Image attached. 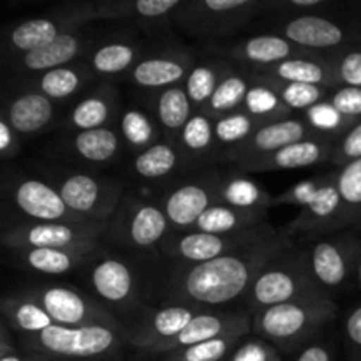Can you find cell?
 <instances>
[{
    "label": "cell",
    "mask_w": 361,
    "mask_h": 361,
    "mask_svg": "<svg viewBox=\"0 0 361 361\" xmlns=\"http://www.w3.org/2000/svg\"><path fill=\"white\" fill-rule=\"evenodd\" d=\"M284 242L275 238L194 264L176 281L180 296L200 305H224L252 288L257 275L281 256Z\"/></svg>",
    "instance_id": "obj_1"
},
{
    "label": "cell",
    "mask_w": 361,
    "mask_h": 361,
    "mask_svg": "<svg viewBox=\"0 0 361 361\" xmlns=\"http://www.w3.org/2000/svg\"><path fill=\"white\" fill-rule=\"evenodd\" d=\"M274 204H296L302 214L291 222L293 233H316L351 224L355 219L338 192L337 180H303L271 201Z\"/></svg>",
    "instance_id": "obj_2"
},
{
    "label": "cell",
    "mask_w": 361,
    "mask_h": 361,
    "mask_svg": "<svg viewBox=\"0 0 361 361\" xmlns=\"http://www.w3.org/2000/svg\"><path fill=\"white\" fill-rule=\"evenodd\" d=\"M324 298L323 288L314 279L310 264L305 261H286L271 267L268 264L249 289V300L254 309L261 310L282 303Z\"/></svg>",
    "instance_id": "obj_3"
},
{
    "label": "cell",
    "mask_w": 361,
    "mask_h": 361,
    "mask_svg": "<svg viewBox=\"0 0 361 361\" xmlns=\"http://www.w3.org/2000/svg\"><path fill=\"white\" fill-rule=\"evenodd\" d=\"M335 312L337 305L326 298L282 303L257 314L256 330L279 344L298 342L334 319Z\"/></svg>",
    "instance_id": "obj_4"
},
{
    "label": "cell",
    "mask_w": 361,
    "mask_h": 361,
    "mask_svg": "<svg viewBox=\"0 0 361 361\" xmlns=\"http://www.w3.org/2000/svg\"><path fill=\"white\" fill-rule=\"evenodd\" d=\"M104 229V222H37L9 229L4 235V243L14 250L23 249H67L92 250L95 236Z\"/></svg>",
    "instance_id": "obj_5"
},
{
    "label": "cell",
    "mask_w": 361,
    "mask_h": 361,
    "mask_svg": "<svg viewBox=\"0 0 361 361\" xmlns=\"http://www.w3.org/2000/svg\"><path fill=\"white\" fill-rule=\"evenodd\" d=\"M44 351L66 358H94L104 355L116 344V334L104 324L60 326L53 324L37 335Z\"/></svg>",
    "instance_id": "obj_6"
},
{
    "label": "cell",
    "mask_w": 361,
    "mask_h": 361,
    "mask_svg": "<svg viewBox=\"0 0 361 361\" xmlns=\"http://www.w3.org/2000/svg\"><path fill=\"white\" fill-rule=\"evenodd\" d=\"M361 240L349 236L341 240H323L310 252V270L321 288H338L351 271H358Z\"/></svg>",
    "instance_id": "obj_7"
},
{
    "label": "cell",
    "mask_w": 361,
    "mask_h": 361,
    "mask_svg": "<svg viewBox=\"0 0 361 361\" xmlns=\"http://www.w3.org/2000/svg\"><path fill=\"white\" fill-rule=\"evenodd\" d=\"M263 240L268 238L250 231L235 233V235H210V233L194 231L189 233V235L180 236L176 240L173 252L180 259H185L194 264H201L217 259L221 256H226V254L242 250L245 247L254 245V243L263 242Z\"/></svg>",
    "instance_id": "obj_8"
},
{
    "label": "cell",
    "mask_w": 361,
    "mask_h": 361,
    "mask_svg": "<svg viewBox=\"0 0 361 361\" xmlns=\"http://www.w3.org/2000/svg\"><path fill=\"white\" fill-rule=\"evenodd\" d=\"M30 300L37 302L53 323L60 326H85V324H102L99 319H106L87 298L69 288H49L39 291Z\"/></svg>",
    "instance_id": "obj_9"
},
{
    "label": "cell",
    "mask_w": 361,
    "mask_h": 361,
    "mask_svg": "<svg viewBox=\"0 0 361 361\" xmlns=\"http://www.w3.org/2000/svg\"><path fill=\"white\" fill-rule=\"evenodd\" d=\"M249 330V321L238 316H219V314H197L189 326L171 341L150 348L154 353H175L178 349L190 348L201 342L214 341L231 334H245Z\"/></svg>",
    "instance_id": "obj_10"
},
{
    "label": "cell",
    "mask_w": 361,
    "mask_h": 361,
    "mask_svg": "<svg viewBox=\"0 0 361 361\" xmlns=\"http://www.w3.org/2000/svg\"><path fill=\"white\" fill-rule=\"evenodd\" d=\"M18 208L39 222H62L69 217V208L63 203L60 190H55L41 180H25L14 194Z\"/></svg>",
    "instance_id": "obj_11"
},
{
    "label": "cell",
    "mask_w": 361,
    "mask_h": 361,
    "mask_svg": "<svg viewBox=\"0 0 361 361\" xmlns=\"http://www.w3.org/2000/svg\"><path fill=\"white\" fill-rule=\"evenodd\" d=\"M310 130L302 120L282 118L274 122L264 123L263 127L256 130L243 147V155L249 159L263 157V155L275 154L289 145L300 143V141L310 140Z\"/></svg>",
    "instance_id": "obj_12"
},
{
    "label": "cell",
    "mask_w": 361,
    "mask_h": 361,
    "mask_svg": "<svg viewBox=\"0 0 361 361\" xmlns=\"http://www.w3.org/2000/svg\"><path fill=\"white\" fill-rule=\"evenodd\" d=\"M330 145L317 140H305L289 145L275 154L245 161V168L250 171H271V169H298L319 164L330 155Z\"/></svg>",
    "instance_id": "obj_13"
},
{
    "label": "cell",
    "mask_w": 361,
    "mask_h": 361,
    "mask_svg": "<svg viewBox=\"0 0 361 361\" xmlns=\"http://www.w3.org/2000/svg\"><path fill=\"white\" fill-rule=\"evenodd\" d=\"M286 39L296 46L323 49L335 48L344 42V30L341 25L321 16H300L289 21L284 28Z\"/></svg>",
    "instance_id": "obj_14"
},
{
    "label": "cell",
    "mask_w": 361,
    "mask_h": 361,
    "mask_svg": "<svg viewBox=\"0 0 361 361\" xmlns=\"http://www.w3.org/2000/svg\"><path fill=\"white\" fill-rule=\"evenodd\" d=\"M210 192L207 187L197 183H187L173 190L164 203V214L168 221L176 228L196 226L201 215L212 207Z\"/></svg>",
    "instance_id": "obj_15"
},
{
    "label": "cell",
    "mask_w": 361,
    "mask_h": 361,
    "mask_svg": "<svg viewBox=\"0 0 361 361\" xmlns=\"http://www.w3.org/2000/svg\"><path fill=\"white\" fill-rule=\"evenodd\" d=\"M53 118L51 99L41 92H28L20 95L9 104L6 120L14 133L32 134L44 129Z\"/></svg>",
    "instance_id": "obj_16"
},
{
    "label": "cell",
    "mask_w": 361,
    "mask_h": 361,
    "mask_svg": "<svg viewBox=\"0 0 361 361\" xmlns=\"http://www.w3.org/2000/svg\"><path fill=\"white\" fill-rule=\"evenodd\" d=\"M60 196L71 212L76 215H95L104 210V204L113 207L116 197H106L101 183L88 175H71L60 185Z\"/></svg>",
    "instance_id": "obj_17"
},
{
    "label": "cell",
    "mask_w": 361,
    "mask_h": 361,
    "mask_svg": "<svg viewBox=\"0 0 361 361\" xmlns=\"http://www.w3.org/2000/svg\"><path fill=\"white\" fill-rule=\"evenodd\" d=\"M92 286L101 298L118 303L133 295L134 279L126 263L108 257L99 261L92 270Z\"/></svg>",
    "instance_id": "obj_18"
},
{
    "label": "cell",
    "mask_w": 361,
    "mask_h": 361,
    "mask_svg": "<svg viewBox=\"0 0 361 361\" xmlns=\"http://www.w3.org/2000/svg\"><path fill=\"white\" fill-rule=\"evenodd\" d=\"M196 316L197 314H194L192 309L183 305L161 309L150 317L147 328H145V334L140 335L136 342L143 348L150 349L161 342L171 341L176 335L182 334Z\"/></svg>",
    "instance_id": "obj_19"
},
{
    "label": "cell",
    "mask_w": 361,
    "mask_h": 361,
    "mask_svg": "<svg viewBox=\"0 0 361 361\" xmlns=\"http://www.w3.org/2000/svg\"><path fill=\"white\" fill-rule=\"evenodd\" d=\"M259 221L257 212L236 210L228 204H212L196 222V231L210 233V235H235V233L249 231Z\"/></svg>",
    "instance_id": "obj_20"
},
{
    "label": "cell",
    "mask_w": 361,
    "mask_h": 361,
    "mask_svg": "<svg viewBox=\"0 0 361 361\" xmlns=\"http://www.w3.org/2000/svg\"><path fill=\"white\" fill-rule=\"evenodd\" d=\"M293 53H295L293 42L286 37H279V35H256V37L247 39L236 49L238 59L261 63V66H277V63L291 59Z\"/></svg>",
    "instance_id": "obj_21"
},
{
    "label": "cell",
    "mask_w": 361,
    "mask_h": 361,
    "mask_svg": "<svg viewBox=\"0 0 361 361\" xmlns=\"http://www.w3.org/2000/svg\"><path fill=\"white\" fill-rule=\"evenodd\" d=\"M81 42L73 34H60L55 41L46 44L37 51L27 53L23 56V66L30 71H53L63 67V63L76 59Z\"/></svg>",
    "instance_id": "obj_22"
},
{
    "label": "cell",
    "mask_w": 361,
    "mask_h": 361,
    "mask_svg": "<svg viewBox=\"0 0 361 361\" xmlns=\"http://www.w3.org/2000/svg\"><path fill=\"white\" fill-rule=\"evenodd\" d=\"M219 200L236 210L257 212V214H261V210L271 203L270 196L256 182L242 176L226 180L219 189Z\"/></svg>",
    "instance_id": "obj_23"
},
{
    "label": "cell",
    "mask_w": 361,
    "mask_h": 361,
    "mask_svg": "<svg viewBox=\"0 0 361 361\" xmlns=\"http://www.w3.org/2000/svg\"><path fill=\"white\" fill-rule=\"evenodd\" d=\"M25 264L46 275H62L73 270L90 250L76 249H23L20 250Z\"/></svg>",
    "instance_id": "obj_24"
},
{
    "label": "cell",
    "mask_w": 361,
    "mask_h": 361,
    "mask_svg": "<svg viewBox=\"0 0 361 361\" xmlns=\"http://www.w3.org/2000/svg\"><path fill=\"white\" fill-rule=\"evenodd\" d=\"M168 217L164 210L154 204H141L134 210L129 222V236L134 245L152 247L168 231Z\"/></svg>",
    "instance_id": "obj_25"
},
{
    "label": "cell",
    "mask_w": 361,
    "mask_h": 361,
    "mask_svg": "<svg viewBox=\"0 0 361 361\" xmlns=\"http://www.w3.org/2000/svg\"><path fill=\"white\" fill-rule=\"evenodd\" d=\"M271 76L284 83L317 85V87L337 80V73H330L326 66L316 60L305 59H289L277 66H271Z\"/></svg>",
    "instance_id": "obj_26"
},
{
    "label": "cell",
    "mask_w": 361,
    "mask_h": 361,
    "mask_svg": "<svg viewBox=\"0 0 361 361\" xmlns=\"http://www.w3.org/2000/svg\"><path fill=\"white\" fill-rule=\"evenodd\" d=\"M185 76V67L175 59L141 60L133 71V80L137 87L162 88L178 83Z\"/></svg>",
    "instance_id": "obj_27"
},
{
    "label": "cell",
    "mask_w": 361,
    "mask_h": 361,
    "mask_svg": "<svg viewBox=\"0 0 361 361\" xmlns=\"http://www.w3.org/2000/svg\"><path fill=\"white\" fill-rule=\"evenodd\" d=\"M59 35L60 30L55 21L46 20V18H35V20L23 21L16 28H13L9 41L14 48L27 55V53L44 48L46 44L55 41Z\"/></svg>",
    "instance_id": "obj_28"
},
{
    "label": "cell",
    "mask_w": 361,
    "mask_h": 361,
    "mask_svg": "<svg viewBox=\"0 0 361 361\" xmlns=\"http://www.w3.org/2000/svg\"><path fill=\"white\" fill-rule=\"evenodd\" d=\"M74 148L90 162H106L118 152V136L108 127L81 130L74 137Z\"/></svg>",
    "instance_id": "obj_29"
},
{
    "label": "cell",
    "mask_w": 361,
    "mask_h": 361,
    "mask_svg": "<svg viewBox=\"0 0 361 361\" xmlns=\"http://www.w3.org/2000/svg\"><path fill=\"white\" fill-rule=\"evenodd\" d=\"M6 314L18 330L28 334L39 335L55 324L49 314L34 300H9L6 302Z\"/></svg>",
    "instance_id": "obj_30"
},
{
    "label": "cell",
    "mask_w": 361,
    "mask_h": 361,
    "mask_svg": "<svg viewBox=\"0 0 361 361\" xmlns=\"http://www.w3.org/2000/svg\"><path fill=\"white\" fill-rule=\"evenodd\" d=\"M157 116L168 130H178L190 120V99L183 88L169 87L157 102Z\"/></svg>",
    "instance_id": "obj_31"
},
{
    "label": "cell",
    "mask_w": 361,
    "mask_h": 361,
    "mask_svg": "<svg viewBox=\"0 0 361 361\" xmlns=\"http://www.w3.org/2000/svg\"><path fill=\"white\" fill-rule=\"evenodd\" d=\"M176 166V152L169 145L157 143L141 152L134 161V169L145 178H161Z\"/></svg>",
    "instance_id": "obj_32"
},
{
    "label": "cell",
    "mask_w": 361,
    "mask_h": 361,
    "mask_svg": "<svg viewBox=\"0 0 361 361\" xmlns=\"http://www.w3.org/2000/svg\"><path fill=\"white\" fill-rule=\"evenodd\" d=\"M270 88H274L279 94L281 101L288 109H310L312 106L323 102L324 88L317 85H303V83H284L279 80H267Z\"/></svg>",
    "instance_id": "obj_33"
},
{
    "label": "cell",
    "mask_w": 361,
    "mask_h": 361,
    "mask_svg": "<svg viewBox=\"0 0 361 361\" xmlns=\"http://www.w3.org/2000/svg\"><path fill=\"white\" fill-rule=\"evenodd\" d=\"M247 92H249V85L242 76H236V74L226 76L224 80L219 81L217 88H215L214 95L208 102V108L217 115L233 111L245 102Z\"/></svg>",
    "instance_id": "obj_34"
},
{
    "label": "cell",
    "mask_w": 361,
    "mask_h": 361,
    "mask_svg": "<svg viewBox=\"0 0 361 361\" xmlns=\"http://www.w3.org/2000/svg\"><path fill=\"white\" fill-rule=\"evenodd\" d=\"M335 180L345 208L351 217L358 221L361 217V157L342 166Z\"/></svg>",
    "instance_id": "obj_35"
},
{
    "label": "cell",
    "mask_w": 361,
    "mask_h": 361,
    "mask_svg": "<svg viewBox=\"0 0 361 361\" xmlns=\"http://www.w3.org/2000/svg\"><path fill=\"white\" fill-rule=\"evenodd\" d=\"M243 104H245L249 115H252L254 118L261 116V118L282 120L281 115L288 111L277 92L268 87V85H254V87H250Z\"/></svg>",
    "instance_id": "obj_36"
},
{
    "label": "cell",
    "mask_w": 361,
    "mask_h": 361,
    "mask_svg": "<svg viewBox=\"0 0 361 361\" xmlns=\"http://www.w3.org/2000/svg\"><path fill=\"white\" fill-rule=\"evenodd\" d=\"M136 59V51L133 46L113 42L99 48L92 56V66L101 74H118L126 71Z\"/></svg>",
    "instance_id": "obj_37"
},
{
    "label": "cell",
    "mask_w": 361,
    "mask_h": 361,
    "mask_svg": "<svg viewBox=\"0 0 361 361\" xmlns=\"http://www.w3.org/2000/svg\"><path fill=\"white\" fill-rule=\"evenodd\" d=\"M240 335L242 334H231L221 338H214V341L190 345V348L178 349L173 355V361H219L231 351L233 345L238 342Z\"/></svg>",
    "instance_id": "obj_38"
},
{
    "label": "cell",
    "mask_w": 361,
    "mask_h": 361,
    "mask_svg": "<svg viewBox=\"0 0 361 361\" xmlns=\"http://www.w3.org/2000/svg\"><path fill=\"white\" fill-rule=\"evenodd\" d=\"M305 113L309 126L312 127L314 130H321V133H348V130L356 123L355 120L342 115V113L331 104V101L319 102V104L307 109Z\"/></svg>",
    "instance_id": "obj_39"
},
{
    "label": "cell",
    "mask_w": 361,
    "mask_h": 361,
    "mask_svg": "<svg viewBox=\"0 0 361 361\" xmlns=\"http://www.w3.org/2000/svg\"><path fill=\"white\" fill-rule=\"evenodd\" d=\"M256 118L249 113H229L215 123V137L224 145L240 143L256 133Z\"/></svg>",
    "instance_id": "obj_40"
},
{
    "label": "cell",
    "mask_w": 361,
    "mask_h": 361,
    "mask_svg": "<svg viewBox=\"0 0 361 361\" xmlns=\"http://www.w3.org/2000/svg\"><path fill=\"white\" fill-rule=\"evenodd\" d=\"M81 76L71 67H59V69L48 71L39 80L41 94L48 99H66L73 95L80 88Z\"/></svg>",
    "instance_id": "obj_41"
},
{
    "label": "cell",
    "mask_w": 361,
    "mask_h": 361,
    "mask_svg": "<svg viewBox=\"0 0 361 361\" xmlns=\"http://www.w3.org/2000/svg\"><path fill=\"white\" fill-rule=\"evenodd\" d=\"M109 116V104L104 97H88L81 101L80 104L74 108L73 115H71V122L76 129L81 130H92L101 129L104 122Z\"/></svg>",
    "instance_id": "obj_42"
},
{
    "label": "cell",
    "mask_w": 361,
    "mask_h": 361,
    "mask_svg": "<svg viewBox=\"0 0 361 361\" xmlns=\"http://www.w3.org/2000/svg\"><path fill=\"white\" fill-rule=\"evenodd\" d=\"M217 85L219 80L214 67L196 66L190 71L189 76H187L185 92L192 104L201 106L204 104V102H210Z\"/></svg>",
    "instance_id": "obj_43"
},
{
    "label": "cell",
    "mask_w": 361,
    "mask_h": 361,
    "mask_svg": "<svg viewBox=\"0 0 361 361\" xmlns=\"http://www.w3.org/2000/svg\"><path fill=\"white\" fill-rule=\"evenodd\" d=\"M215 140V126L207 115H192L182 130V143L190 152L207 150Z\"/></svg>",
    "instance_id": "obj_44"
},
{
    "label": "cell",
    "mask_w": 361,
    "mask_h": 361,
    "mask_svg": "<svg viewBox=\"0 0 361 361\" xmlns=\"http://www.w3.org/2000/svg\"><path fill=\"white\" fill-rule=\"evenodd\" d=\"M122 133L133 147H147L155 136L150 118L140 109H129L123 113Z\"/></svg>",
    "instance_id": "obj_45"
},
{
    "label": "cell",
    "mask_w": 361,
    "mask_h": 361,
    "mask_svg": "<svg viewBox=\"0 0 361 361\" xmlns=\"http://www.w3.org/2000/svg\"><path fill=\"white\" fill-rule=\"evenodd\" d=\"M331 104L344 116L358 122L361 120V88L342 87L331 95Z\"/></svg>",
    "instance_id": "obj_46"
},
{
    "label": "cell",
    "mask_w": 361,
    "mask_h": 361,
    "mask_svg": "<svg viewBox=\"0 0 361 361\" xmlns=\"http://www.w3.org/2000/svg\"><path fill=\"white\" fill-rule=\"evenodd\" d=\"M361 157V120L355 123L338 143L334 154V161L337 164L345 166L348 162L356 161Z\"/></svg>",
    "instance_id": "obj_47"
},
{
    "label": "cell",
    "mask_w": 361,
    "mask_h": 361,
    "mask_svg": "<svg viewBox=\"0 0 361 361\" xmlns=\"http://www.w3.org/2000/svg\"><path fill=\"white\" fill-rule=\"evenodd\" d=\"M335 73H337V80L345 87L361 88V49L345 53Z\"/></svg>",
    "instance_id": "obj_48"
},
{
    "label": "cell",
    "mask_w": 361,
    "mask_h": 361,
    "mask_svg": "<svg viewBox=\"0 0 361 361\" xmlns=\"http://www.w3.org/2000/svg\"><path fill=\"white\" fill-rule=\"evenodd\" d=\"M178 6V0H137L130 4L134 13L141 18H161Z\"/></svg>",
    "instance_id": "obj_49"
},
{
    "label": "cell",
    "mask_w": 361,
    "mask_h": 361,
    "mask_svg": "<svg viewBox=\"0 0 361 361\" xmlns=\"http://www.w3.org/2000/svg\"><path fill=\"white\" fill-rule=\"evenodd\" d=\"M231 361H279L277 355L263 342H245Z\"/></svg>",
    "instance_id": "obj_50"
},
{
    "label": "cell",
    "mask_w": 361,
    "mask_h": 361,
    "mask_svg": "<svg viewBox=\"0 0 361 361\" xmlns=\"http://www.w3.org/2000/svg\"><path fill=\"white\" fill-rule=\"evenodd\" d=\"M252 4L249 0H204L203 7H207L208 11L215 14L229 13V11L243 9V7H250Z\"/></svg>",
    "instance_id": "obj_51"
},
{
    "label": "cell",
    "mask_w": 361,
    "mask_h": 361,
    "mask_svg": "<svg viewBox=\"0 0 361 361\" xmlns=\"http://www.w3.org/2000/svg\"><path fill=\"white\" fill-rule=\"evenodd\" d=\"M345 334H348L349 341L361 349V305L349 314L348 321H345Z\"/></svg>",
    "instance_id": "obj_52"
},
{
    "label": "cell",
    "mask_w": 361,
    "mask_h": 361,
    "mask_svg": "<svg viewBox=\"0 0 361 361\" xmlns=\"http://www.w3.org/2000/svg\"><path fill=\"white\" fill-rule=\"evenodd\" d=\"M14 148V130L7 120H0V152L6 155Z\"/></svg>",
    "instance_id": "obj_53"
},
{
    "label": "cell",
    "mask_w": 361,
    "mask_h": 361,
    "mask_svg": "<svg viewBox=\"0 0 361 361\" xmlns=\"http://www.w3.org/2000/svg\"><path fill=\"white\" fill-rule=\"evenodd\" d=\"M298 361H330V353L323 345H310L300 355Z\"/></svg>",
    "instance_id": "obj_54"
},
{
    "label": "cell",
    "mask_w": 361,
    "mask_h": 361,
    "mask_svg": "<svg viewBox=\"0 0 361 361\" xmlns=\"http://www.w3.org/2000/svg\"><path fill=\"white\" fill-rule=\"evenodd\" d=\"M323 4V0H291L293 7H300V9H310V7H317Z\"/></svg>",
    "instance_id": "obj_55"
},
{
    "label": "cell",
    "mask_w": 361,
    "mask_h": 361,
    "mask_svg": "<svg viewBox=\"0 0 361 361\" xmlns=\"http://www.w3.org/2000/svg\"><path fill=\"white\" fill-rule=\"evenodd\" d=\"M0 361H21L20 358H18L16 355H14V353H7L6 349H4V353H2V360Z\"/></svg>",
    "instance_id": "obj_56"
},
{
    "label": "cell",
    "mask_w": 361,
    "mask_h": 361,
    "mask_svg": "<svg viewBox=\"0 0 361 361\" xmlns=\"http://www.w3.org/2000/svg\"><path fill=\"white\" fill-rule=\"evenodd\" d=\"M356 274H358V284L361 288V259H360V267H358V271H356Z\"/></svg>",
    "instance_id": "obj_57"
}]
</instances>
